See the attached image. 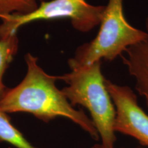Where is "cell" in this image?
Masks as SVG:
<instances>
[{
    "instance_id": "3",
    "label": "cell",
    "mask_w": 148,
    "mask_h": 148,
    "mask_svg": "<svg viewBox=\"0 0 148 148\" xmlns=\"http://www.w3.org/2000/svg\"><path fill=\"white\" fill-rule=\"evenodd\" d=\"M99 25L95 38L79 47L69 60L71 69L90 65L102 59L113 60L127 48L148 37L146 31L136 28L127 22L123 13V0H108Z\"/></svg>"
},
{
    "instance_id": "6",
    "label": "cell",
    "mask_w": 148,
    "mask_h": 148,
    "mask_svg": "<svg viewBox=\"0 0 148 148\" xmlns=\"http://www.w3.org/2000/svg\"><path fill=\"white\" fill-rule=\"evenodd\" d=\"M148 34V16L145 21ZM123 64L133 77L135 89L143 97L148 110V37L143 41L131 46L121 55Z\"/></svg>"
},
{
    "instance_id": "12",
    "label": "cell",
    "mask_w": 148,
    "mask_h": 148,
    "mask_svg": "<svg viewBox=\"0 0 148 148\" xmlns=\"http://www.w3.org/2000/svg\"><path fill=\"white\" fill-rule=\"evenodd\" d=\"M9 148H11V147H9Z\"/></svg>"
},
{
    "instance_id": "11",
    "label": "cell",
    "mask_w": 148,
    "mask_h": 148,
    "mask_svg": "<svg viewBox=\"0 0 148 148\" xmlns=\"http://www.w3.org/2000/svg\"><path fill=\"white\" fill-rule=\"evenodd\" d=\"M37 1V0H36ZM38 1H46V0H38Z\"/></svg>"
},
{
    "instance_id": "2",
    "label": "cell",
    "mask_w": 148,
    "mask_h": 148,
    "mask_svg": "<svg viewBox=\"0 0 148 148\" xmlns=\"http://www.w3.org/2000/svg\"><path fill=\"white\" fill-rule=\"evenodd\" d=\"M59 76L67 84L62 91L70 103L73 107L80 105L88 110L101 145L114 148L115 108L101 73V61L71 69L69 73Z\"/></svg>"
},
{
    "instance_id": "8",
    "label": "cell",
    "mask_w": 148,
    "mask_h": 148,
    "mask_svg": "<svg viewBox=\"0 0 148 148\" xmlns=\"http://www.w3.org/2000/svg\"><path fill=\"white\" fill-rule=\"evenodd\" d=\"M18 46L17 34L0 39V100L8 89L3 83V75L16 54Z\"/></svg>"
},
{
    "instance_id": "10",
    "label": "cell",
    "mask_w": 148,
    "mask_h": 148,
    "mask_svg": "<svg viewBox=\"0 0 148 148\" xmlns=\"http://www.w3.org/2000/svg\"><path fill=\"white\" fill-rule=\"evenodd\" d=\"M90 148H106L104 146H103L101 143H95V145H93Z\"/></svg>"
},
{
    "instance_id": "5",
    "label": "cell",
    "mask_w": 148,
    "mask_h": 148,
    "mask_svg": "<svg viewBox=\"0 0 148 148\" xmlns=\"http://www.w3.org/2000/svg\"><path fill=\"white\" fill-rule=\"evenodd\" d=\"M106 85L115 108V132L134 138L148 148V114L140 108L135 92L109 79H106Z\"/></svg>"
},
{
    "instance_id": "7",
    "label": "cell",
    "mask_w": 148,
    "mask_h": 148,
    "mask_svg": "<svg viewBox=\"0 0 148 148\" xmlns=\"http://www.w3.org/2000/svg\"><path fill=\"white\" fill-rule=\"evenodd\" d=\"M7 143L16 148H39L26 139L11 122L10 116L0 108V143Z\"/></svg>"
},
{
    "instance_id": "4",
    "label": "cell",
    "mask_w": 148,
    "mask_h": 148,
    "mask_svg": "<svg viewBox=\"0 0 148 148\" xmlns=\"http://www.w3.org/2000/svg\"><path fill=\"white\" fill-rule=\"evenodd\" d=\"M105 5H93L85 0H50L41 1L34 11L27 14L1 16L0 39L17 34L18 29L31 22L68 18L77 31L88 32L99 25Z\"/></svg>"
},
{
    "instance_id": "1",
    "label": "cell",
    "mask_w": 148,
    "mask_h": 148,
    "mask_svg": "<svg viewBox=\"0 0 148 148\" xmlns=\"http://www.w3.org/2000/svg\"><path fill=\"white\" fill-rule=\"evenodd\" d=\"M25 77L14 88L7 89L0 100V108L7 114H31L46 123L58 117L66 118L98 141L99 134L90 118L83 110L74 108L57 87L56 83L60 76L46 73L38 64V58L30 53L25 54Z\"/></svg>"
},
{
    "instance_id": "9",
    "label": "cell",
    "mask_w": 148,
    "mask_h": 148,
    "mask_svg": "<svg viewBox=\"0 0 148 148\" xmlns=\"http://www.w3.org/2000/svg\"><path fill=\"white\" fill-rule=\"evenodd\" d=\"M36 0H0V17L13 14H27L37 8Z\"/></svg>"
}]
</instances>
